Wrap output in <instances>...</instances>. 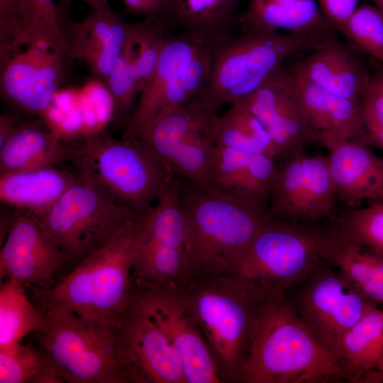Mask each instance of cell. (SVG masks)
<instances>
[{
	"instance_id": "obj_1",
	"label": "cell",
	"mask_w": 383,
	"mask_h": 383,
	"mask_svg": "<svg viewBox=\"0 0 383 383\" xmlns=\"http://www.w3.org/2000/svg\"><path fill=\"white\" fill-rule=\"evenodd\" d=\"M177 177L186 279L228 274L272 218L269 204L207 190Z\"/></svg>"
},
{
	"instance_id": "obj_2",
	"label": "cell",
	"mask_w": 383,
	"mask_h": 383,
	"mask_svg": "<svg viewBox=\"0 0 383 383\" xmlns=\"http://www.w3.org/2000/svg\"><path fill=\"white\" fill-rule=\"evenodd\" d=\"M179 288L214 358L222 382H238L263 309L277 296L229 274L186 279Z\"/></svg>"
},
{
	"instance_id": "obj_3",
	"label": "cell",
	"mask_w": 383,
	"mask_h": 383,
	"mask_svg": "<svg viewBox=\"0 0 383 383\" xmlns=\"http://www.w3.org/2000/svg\"><path fill=\"white\" fill-rule=\"evenodd\" d=\"M346 382L338 359L313 335L287 295L265 304L240 383Z\"/></svg>"
},
{
	"instance_id": "obj_4",
	"label": "cell",
	"mask_w": 383,
	"mask_h": 383,
	"mask_svg": "<svg viewBox=\"0 0 383 383\" xmlns=\"http://www.w3.org/2000/svg\"><path fill=\"white\" fill-rule=\"evenodd\" d=\"M138 219L78 261L57 284L41 291L44 309H62L84 320L116 328L131 309L136 288L133 251Z\"/></svg>"
},
{
	"instance_id": "obj_5",
	"label": "cell",
	"mask_w": 383,
	"mask_h": 383,
	"mask_svg": "<svg viewBox=\"0 0 383 383\" xmlns=\"http://www.w3.org/2000/svg\"><path fill=\"white\" fill-rule=\"evenodd\" d=\"M333 32L248 30L232 34L217 45L207 84L187 104L213 113L224 104L231 106L260 87L287 57L317 49L333 39Z\"/></svg>"
},
{
	"instance_id": "obj_6",
	"label": "cell",
	"mask_w": 383,
	"mask_h": 383,
	"mask_svg": "<svg viewBox=\"0 0 383 383\" xmlns=\"http://www.w3.org/2000/svg\"><path fill=\"white\" fill-rule=\"evenodd\" d=\"M77 168L94 178L136 218L145 215L177 175L138 138L97 133L73 148Z\"/></svg>"
},
{
	"instance_id": "obj_7",
	"label": "cell",
	"mask_w": 383,
	"mask_h": 383,
	"mask_svg": "<svg viewBox=\"0 0 383 383\" xmlns=\"http://www.w3.org/2000/svg\"><path fill=\"white\" fill-rule=\"evenodd\" d=\"M326 221L301 223L271 218L228 274L266 292L284 296L300 286L322 260Z\"/></svg>"
},
{
	"instance_id": "obj_8",
	"label": "cell",
	"mask_w": 383,
	"mask_h": 383,
	"mask_svg": "<svg viewBox=\"0 0 383 383\" xmlns=\"http://www.w3.org/2000/svg\"><path fill=\"white\" fill-rule=\"evenodd\" d=\"M79 170L77 181L50 208L33 215L45 235L77 261L138 219L94 178Z\"/></svg>"
},
{
	"instance_id": "obj_9",
	"label": "cell",
	"mask_w": 383,
	"mask_h": 383,
	"mask_svg": "<svg viewBox=\"0 0 383 383\" xmlns=\"http://www.w3.org/2000/svg\"><path fill=\"white\" fill-rule=\"evenodd\" d=\"M222 40L168 33L155 68L139 92L124 133L152 123L199 95L209 79L215 49Z\"/></svg>"
},
{
	"instance_id": "obj_10",
	"label": "cell",
	"mask_w": 383,
	"mask_h": 383,
	"mask_svg": "<svg viewBox=\"0 0 383 383\" xmlns=\"http://www.w3.org/2000/svg\"><path fill=\"white\" fill-rule=\"evenodd\" d=\"M45 312L48 323L37 333L38 341L65 382L127 383L117 361L116 328L62 309Z\"/></svg>"
},
{
	"instance_id": "obj_11",
	"label": "cell",
	"mask_w": 383,
	"mask_h": 383,
	"mask_svg": "<svg viewBox=\"0 0 383 383\" xmlns=\"http://www.w3.org/2000/svg\"><path fill=\"white\" fill-rule=\"evenodd\" d=\"M138 219L133 274L140 286L179 287L186 280L185 238L177 176Z\"/></svg>"
},
{
	"instance_id": "obj_12",
	"label": "cell",
	"mask_w": 383,
	"mask_h": 383,
	"mask_svg": "<svg viewBox=\"0 0 383 383\" xmlns=\"http://www.w3.org/2000/svg\"><path fill=\"white\" fill-rule=\"evenodd\" d=\"M296 289L291 301L296 311L315 338L338 359L344 335L378 306L323 259Z\"/></svg>"
},
{
	"instance_id": "obj_13",
	"label": "cell",
	"mask_w": 383,
	"mask_h": 383,
	"mask_svg": "<svg viewBox=\"0 0 383 383\" xmlns=\"http://www.w3.org/2000/svg\"><path fill=\"white\" fill-rule=\"evenodd\" d=\"M131 309L151 321L168 337L180 357L187 383L222 382L214 358L179 287L136 284Z\"/></svg>"
},
{
	"instance_id": "obj_14",
	"label": "cell",
	"mask_w": 383,
	"mask_h": 383,
	"mask_svg": "<svg viewBox=\"0 0 383 383\" xmlns=\"http://www.w3.org/2000/svg\"><path fill=\"white\" fill-rule=\"evenodd\" d=\"M335 194L327 156L304 152L284 158L277 165L269 212L272 218L321 223L335 216Z\"/></svg>"
},
{
	"instance_id": "obj_15",
	"label": "cell",
	"mask_w": 383,
	"mask_h": 383,
	"mask_svg": "<svg viewBox=\"0 0 383 383\" xmlns=\"http://www.w3.org/2000/svg\"><path fill=\"white\" fill-rule=\"evenodd\" d=\"M65 52L47 39L25 46L1 62V93L21 111L43 118L65 73Z\"/></svg>"
},
{
	"instance_id": "obj_16",
	"label": "cell",
	"mask_w": 383,
	"mask_h": 383,
	"mask_svg": "<svg viewBox=\"0 0 383 383\" xmlns=\"http://www.w3.org/2000/svg\"><path fill=\"white\" fill-rule=\"evenodd\" d=\"M116 333L117 361L127 383H187L177 350L151 321L131 309Z\"/></svg>"
},
{
	"instance_id": "obj_17",
	"label": "cell",
	"mask_w": 383,
	"mask_h": 383,
	"mask_svg": "<svg viewBox=\"0 0 383 383\" xmlns=\"http://www.w3.org/2000/svg\"><path fill=\"white\" fill-rule=\"evenodd\" d=\"M265 126L280 160L317 143L296 104L293 74L283 65L239 101Z\"/></svg>"
},
{
	"instance_id": "obj_18",
	"label": "cell",
	"mask_w": 383,
	"mask_h": 383,
	"mask_svg": "<svg viewBox=\"0 0 383 383\" xmlns=\"http://www.w3.org/2000/svg\"><path fill=\"white\" fill-rule=\"evenodd\" d=\"M71 257L42 231L29 212L16 209L0 251V277L23 287L52 282L54 274Z\"/></svg>"
},
{
	"instance_id": "obj_19",
	"label": "cell",
	"mask_w": 383,
	"mask_h": 383,
	"mask_svg": "<svg viewBox=\"0 0 383 383\" xmlns=\"http://www.w3.org/2000/svg\"><path fill=\"white\" fill-rule=\"evenodd\" d=\"M318 143L328 152L336 199L356 208L365 201L383 198V157L360 141L325 138Z\"/></svg>"
},
{
	"instance_id": "obj_20",
	"label": "cell",
	"mask_w": 383,
	"mask_h": 383,
	"mask_svg": "<svg viewBox=\"0 0 383 383\" xmlns=\"http://www.w3.org/2000/svg\"><path fill=\"white\" fill-rule=\"evenodd\" d=\"M135 29V23L125 22L109 6L94 10L66 34L70 58L84 62L94 78L106 84Z\"/></svg>"
},
{
	"instance_id": "obj_21",
	"label": "cell",
	"mask_w": 383,
	"mask_h": 383,
	"mask_svg": "<svg viewBox=\"0 0 383 383\" xmlns=\"http://www.w3.org/2000/svg\"><path fill=\"white\" fill-rule=\"evenodd\" d=\"M292 74L296 104L318 143L330 138L366 144L360 101L338 96Z\"/></svg>"
},
{
	"instance_id": "obj_22",
	"label": "cell",
	"mask_w": 383,
	"mask_h": 383,
	"mask_svg": "<svg viewBox=\"0 0 383 383\" xmlns=\"http://www.w3.org/2000/svg\"><path fill=\"white\" fill-rule=\"evenodd\" d=\"M290 71L330 92L356 101H360L371 81L355 55L333 39L296 62Z\"/></svg>"
},
{
	"instance_id": "obj_23",
	"label": "cell",
	"mask_w": 383,
	"mask_h": 383,
	"mask_svg": "<svg viewBox=\"0 0 383 383\" xmlns=\"http://www.w3.org/2000/svg\"><path fill=\"white\" fill-rule=\"evenodd\" d=\"M80 175L57 165L0 175L1 204L37 216L50 208Z\"/></svg>"
},
{
	"instance_id": "obj_24",
	"label": "cell",
	"mask_w": 383,
	"mask_h": 383,
	"mask_svg": "<svg viewBox=\"0 0 383 383\" xmlns=\"http://www.w3.org/2000/svg\"><path fill=\"white\" fill-rule=\"evenodd\" d=\"M72 152L43 121L16 123L0 146V175L57 165L72 159Z\"/></svg>"
},
{
	"instance_id": "obj_25",
	"label": "cell",
	"mask_w": 383,
	"mask_h": 383,
	"mask_svg": "<svg viewBox=\"0 0 383 383\" xmlns=\"http://www.w3.org/2000/svg\"><path fill=\"white\" fill-rule=\"evenodd\" d=\"M237 26L241 31L283 30L292 33H309L335 30L315 0L247 6L238 15Z\"/></svg>"
},
{
	"instance_id": "obj_26",
	"label": "cell",
	"mask_w": 383,
	"mask_h": 383,
	"mask_svg": "<svg viewBox=\"0 0 383 383\" xmlns=\"http://www.w3.org/2000/svg\"><path fill=\"white\" fill-rule=\"evenodd\" d=\"M338 360L346 382L362 383L383 362V309L375 306L341 340Z\"/></svg>"
},
{
	"instance_id": "obj_27",
	"label": "cell",
	"mask_w": 383,
	"mask_h": 383,
	"mask_svg": "<svg viewBox=\"0 0 383 383\" xmlns=\"http://www.w3.org/2000/svg\"><path fill=\"white\" fill-rule=\"evenodd\" d=\"M240 0H171L167 21L181 32L211 40L232 35Z\"/></svg>"
},
{
	"instance_id": "obj_28",
	"label": "cell",
	"mask_w": 383,
	"mask_h": 383,
	"mask_svg": "<svg viewBox=\"0 0 383 383\" xmlns=\"http://www.w3.org/2000/svg\"><path fill=\"white\" fill-rule=\"evenodd\" d=\"M216 116L217 113L199 110L185 104L162 114L143 127L123 135L138 138L167 164L177 148L187 138L197 132L209 133Z\"/></svg>"
},
{
	"instance_id": "obj_29",
	"label": "cell",
	"mask_w": 383,
	"mask_h": 383,
	"mask_svg": "<svg viewBox=\"0 0 383 383\" xmlns=\"http://www.w3.org/2000/svg\"><path fill=\"white\" fill-rule=\"evenodd\" d=\"M321 257L340 270L368 299L383 305V277L370 253L343 238L328 222Z\"/></svg>"
},
{
	"instance_id": "obj_30",
	"label": "cell",
	"mask_w": 383,
	"mask_h": 383,
	"mask_svg": "<svg viewBox=\"0 0 383 383\" xmlns=\"http://www.w3.org/2000/svg\"><path fill=\"white\" fill-rule=\"evenodd\" d=\"M48 316L29 301L23 287L6 279L0 287V348L19 343L26 335L45 329Z\"/></svg>"
},
{
	"instance_id": "obj_31",
	"label": "cell",
	"mask_w": 383,
	"mask_h": 383,
	"mask_svg": "<svg viewBox=\"0 0 383 383\" xmlns=\"http://www.w3.org/2000/svg\"><path fill=\"white\" fill-rule=\"evenodd\" d=\"M328 222L362 250L383 257V199L370 201L362 208L337 209Z\"/></svg>"
},
{
	"instance_id": "obj_32",
	"label": "cell",
	"mask_w": 383,
	"mask_h": 383,
	"mask_svg": "<svg viewBox=\"0 0 383 383\" xmlns=\"http://www.w3.org/2000/svg\"><path fill=\"white\" fill-rule=\"evenodd\" d=\"M251 153L215 145L211 165L212 190L264 202L257 196Z\"/></svg>"
},
{
	"instance_id": "obj_33",
	"label": "cell",
	"mask_w": 383,
	"mask_h": 383,
	"mask_svg": "<svg viewBox=\"0 0 383 383\" xmlns=\"http://www.w3.org/2000/svg\"><path fill=\"white\" fill-rule=\"evenodd\" d=\"M133 36L123 49L106 82L114 102V118L125 126L134 111L138 101L137 96L139 94L135 49Z\"/></svg>"
},
{
	"instance_id": "obj_34",
	"label": "cell",
	"mask_w": 383,
	"mask_h": 383,
	"mask_svg": "<svg viewBox=\"0 0 383 383\" xmlns=\"http://www.w3.org/2000/svg\"><path fill=\"white\" fill-rule=\"evenodd\" d=\"M339 31L383 65V13L377 6L368 4L358 6Z\"/></svg>"
},
{
	"instance_id": "obj_35",
	"label": "cell",
	"mask_w": 383,
	"mask_h": 383,
	"mask_svg": "<svg viewBox=\"0 0 383 383\" xmlns=\"http://www.w3.org/2000/svg\"><path fill=\"white\" fill-rule=\"evenodd\" d=\"M49 359L50 356L43 350L20 342L0 348V382H29Z\"/></svg>"
},
{
	"instance_id": "obj_36",
	"label": "cell",
	"mask_w": 383,
	"mask_h": 383,
	"mask_svg": "<svg viewBox=\"0 0 383 383\" xmlns=\"http://www.w3.org/2000/svg\"><path fill=\"white\" fill-rule=\"evenodd\" d=\"M79 99L84 118V137L99 133L109 118H114V102L108 87L94 78L79 89Z\"/></svg>"
},
{
	"instance_id": "obj_37",
	"label": "cell",
	"mask_w": 383,
	"mask_h": 383,
	"mask_svg": "<svg viewBox=\"0 0 383 383\" xmlns=\"http://www.w3.org/2000/svg\"><path fill=\"white\" fill-rule=\"evenodd\" d=\"M365 143L383 151V94L370 88L360 100Z\"/></svg>"
},
{
	"instance_id": "obj_38",
	"label": "cell",
	"mask_w": 383,
	"mask_h": 383,
	"mask_svg": "<svg viewBox=\"0 0 383 383\" xmlns=\"http://www.w3.org/2000/svg\"><path fill=\"white\" fill-rule=\"evenodd\" d=\"M41 23L52 39L65 50L70 58V49L54 0H28Z\"/></svg>"
},
{
	"instance_id": "obj_39",
	"label": "cell",
	"mask_w": 383,
	"mask_h": 383,
	"mask_svg": "<svg viewBox=\"0 0 383 383\" xmlns=\"http://www.w3.org/2000/svg\"><path fill=\"white\" fill-rule=\"evenodd\" d=\"M358 0H319V6L335 30H340L357 9Z\"/></svg>"
},
{
	"instance_id": "obj_40",
	"label": "cell",
	"mask_w": 383,
	"mask_h": 383,
	"mask_svg": "<svg viewBox=\"0 0 383 383\" xmlns=\"http://www.w3.org/2000/svg\"><path fill=\"white\" fill-rule=\"evenodd\" d=\"M122 1L126 14L143 15L145 18L162 19L167 21L171 0Z\"/></svg>"
},
{
	"instance_id": "obj_41",
	"label": "cell",
	"mask_w": 383,
	"mask_h": 383,
	"mask_svg": "<svg viewBox=\"0 0 383 383\" xmlns=\"http://www.w3.org/2000/svg\"><path fill=\"white\" fill-rule=\"evenodd\" d=\"M30 383H63L61 377L50 357L45 367L35 374Z\"/></svg>"
},
{
	"instance_id": "obj_42",
	"label": "cell",
	"mask_w": 383,
	"mask_h": 383,
	"mask_svg": "<svg viewBox=\"0 0 383 383\" xmlns=\"http://www.w3.org/2000/svg\"><path fill=\"white\" fill-rule=\"evenodd\" d=\"M15 123L13 118L9 115L1 114L0 116V146L5 142L11 132L12 131Z\"/></svg>"
},
{
	"instance_id": "obj_43",
	"label": "cell",
	"mask_w": 383,
	"mask_h": 383,
	"mask_svg": "<svg viewBox=\"0 0 383 383\" xmlns=\"http://www.w3.org/2000/svg\"><path fill=\"white\" fill-rule=\"evenodd\" d=\"M369 88L373 91L383 94V70L377 72L371 77Z\"/></svg>"
},
{
	"instance_id": "obj_44",
	"label": "cell",
	"mask_w": 383,
	"mask_h": 383,
	"mask_svg": "<svg viewBox=\"0 0 383 383\" xmlns=\"http://www.w3.org/2000/svg\"><path fill=\"white\" fill-rule=\"evenodd\" d=\"M362 383H383V363L376 370L367 374Z\"/></svg>"
},
{
	"instance_id": "obj_45",
	"label": "cell",
	"mask_w": 383,
	"mask_h": 383,
	"mask_svg": "<svg viewBox=\"0 0 383 383\" xmlns=\"http://www.w3.org/2000/svg\"><path fill=\"white\" fill-rule=\"evenodd\" d=\"M294 0H248V6L249 7L260 6L265 5L278 4Z\"/></svg>"
},
{
	"instance_id": "obj_46",
	"label": "cell",
	"mask_w": 383,
	"mask_h": 383,
	"mask_svg": "<svg viewBox=\"0 0 383 383\" xmlns=\"http://www.w3.org/2000/svg\"><path fill=\"white\" fill-rule=\"evenodd\" d=\"M89 6H91L94 10L100 9L108 6V0H80Z\"/></svg>"
},
{
	"instance_id": "obj_47",
	"label": "cell",
	"mask_w": 383,
	"mask_h": 383,
	"mask_svg": "<svg viewBox=\"0 0 383 383\" xmlns=\"http://www.w3.org/2000/svg\"><path fill=\"white\" fill-rule=\"evenodd\" d=\"M374 6H377L383 13V0H371Z\"/></svg>"
},
{
	"instance_id": "obj_48",
	"label": "cell",
	"mask_w": 383,
	"mask_h": 383,
	"mask_svg": "<svg viewBox=\"0 0 383 383\" xmlns=\"http://www.w3.org/2000/svg\"><path fill=\"white\" fill-rule=\"evenodd\" d=\"M383 199V198H382Z\"/></svg>"
}]
</instances>
